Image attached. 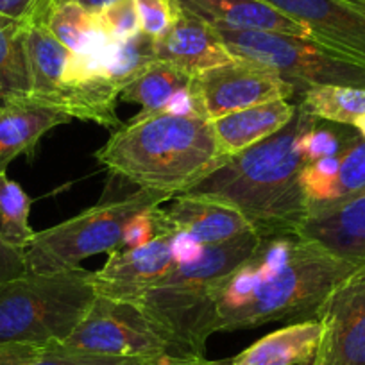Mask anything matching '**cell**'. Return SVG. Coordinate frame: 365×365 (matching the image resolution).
Segmentation results:
<instances>
[{
	"label": "cell",
	"instance_id": "6da1fadb",
	"mask_svg": "<svg viewBox=\"0 0 365 365\" xmlns=\"http://www.w3.org/2000/svg\"><path fill=\"white\" fill-rule=\"evenodd\" d=\"M315 122L297 104L296 115L282 131L230 158L187 194L233 206L262 238L296 235L308 215L301 187L307 160L297 140Z\"/></svg>",
	"mask_w": 365,
	"mask_h": 365
},
{
	"label": "cell",
	"instance_id": "7a4b0ae2",
	"mask_svg": "<svg viewBox=\"0 0 365 365\" xmlns=\"http://www.w3.org/2000/svg\"><path fill=\"white\" fill-rule=\"evenodd\" d=\"M96 158L115 178L170 199L187 194L230 160L220 153L210 120L165 111L138 113L122 124Z\"/></svg>",
	"mask_w": 365,
	"mask_h": 365
},
{
	"label": "cell",
	"instance_id": "3957f363",
	"mask_svg": "<svg viewBox=\"0 0 365 365\" xmlns=\"http://www.w3.org/2000/svg\"><path fill=\"white\" fill-rule=\"evenodd\" d=\"M258 244V235L249 233L224 244L206 245L197 262L175 265L136 304L167 329L179 354L205 356L206 342L219 331L213 289L251 258Z\"/></svg>",
	"mask_w": 365,
	"mask_h": 365
},
{
	"label": "cell",
	"instance_id": "277c9868",
	"mask_svg": "<svg viewBox=\"0 0 365 365\" xmlns=\"http://www.w3.org/2000/svg\"><path fill=\"white\" fill-rule=\"evenodd\" d=\"M96 299L91 272H26L0 285V344H63Z\"/></svg>",
	"mask_w": 365,
	"mask_h": 365
},
{
	"label": "cell",
	"instance_id": "5b68a950",
	"mask_svg": "<svg viewBox=\"0 0 365 365\" xmlns=\"http://www.w3.org/2000/svg\"><path fill=\"white\" fill-rule=\"evenodd\" d=\"M358 265L324 249L297 240L292 259L272 276L259 279L255 296L222 324L220 331L259 328L269 322L317 319V312L333 289Z\"/></svg>",
	"mask_w": 365,
	"mask_h": 365
},
{
	"label": "cell",
	"instance_id": "8992f818",
	"mask_svg": "<svg viewBox=\"0 0 365 365\" xmlns=\"http://www.w3.org/2000/svg\"><path fill=\"white\" fill-rule=\"evenodd\" d=\"M168 195L149 190H136L124 197H104L99 205L79 215L34 233L24 251L27 272L47 274L72 270L91 256L122 249L125 224L147 210L163 206Z\"/></svg>",
	"mask_w": 365,
	"mask_h": 365
},
{
	"label": "cell",
	"instance_id": "52a82bcc",
	"mask_svg": "<svg viewBox=\"0 0 365 365\" xmlns=\"http://www.w3.org/2000/svg\"><path fill=\"white\" fill-rule=\"evenodd\" d=\"M235 58L259 63L294 84L297 96L314 86H351L365 90V65L353 61L312 38L269 31L213 27Z\"/></svg>",
	"mask_w": 365,
	"mask_h": 365
},
{
	"label": "cell",
	"instance_id": "ba28073f",
	"mask_svg": "<svg viewBox=\"0 0 365 365\" xmlns=\"http://www.w3.org/2000/svg\"><path fill=\"white\" fill-rule=\"evenodd\" d=\"M65 346L108 356L153 358L179 354L167 329L140 304L96 296Z\"/></svg>",
	"mask_w": 365,
	"mask_h": 365
},
{
	"label": "cell",
	"instance_id": "9c48e42d",
	"mask_svg": "<svg viewBox=\"0 0 365 365\" xmlns=\"http://www.w3.org/2000/svg\"><path fill=\"white\" fill-rule=\"evenodd\" d=\"M192 90L210 122L235 111L297 96L296 86L274 70L240 58L195 76Z\"/></svg>",
	"mask_w": 365,
	"mask_h": 365
},
{
	"label": "cell",
	"instance_id": "30bf717a",
	"mask_svg": "<svg viewBox=\"0 0 365 365\" xmlns=\"http://www.w3.org/2000/svg\"><path fill=\"white\" fill-rule=\"evenodd\" d=\"M317 321L322 336L312 365H365V265L329 292Z\"/></svg>",
	"mask_w": 365,
	"mask_h": 365
},
{
	"label": "cell",
	"instance_id": "8fae6325",
	"mask_svg": "<svg viewBox=\"0 0 365 365\" xmlns=\"http://www.w3.org/2000/svg\"><path fill=\"white\" fill-rule=\"evenodd\" d=\"M308 31L312 40L365 65V8L349 0H263Z\"/></svg>",
	"mask_w": 365,
	"mask_h": 365
},
{
	"label": "cell",
	"instance_id": "7c38bea8",
	"mask_svg": "<svg viewBox=\"0 0 365 365\" xmlns=\"http://www.w3.org/2000/svg\"><path fill=\"white\" fill-rule=\"evenodd\" d=\"M172 235H160L142 247L110 252L103 269L91 272L96 296L138 303L140 297L175 267L170 255Z\"/></svg>",
	"mask_w": 365,
	"mask_h": 365
},
{
	"label": "cell",
	"instance_id": "4fadbf2b",
	"mask_svg": "<svg viewBox=\"0 0 365 365\" xmlns=\"http://www.w3.org/2000/svg\"><path fill=\"white\" fill-rule=\"evenodd\" d=\"M158 235L188 233L205 245H217L256 233L251 222L233 206L197 195H175L168 208L154 210Z\"/></svg>",
	"mask_w": 365,
	"mask_h": 365
},
{
	"label": "cell",
	"instance_id": "5bb4252c",
	"mask_svg": "<svg viewBox=\"0 0 365 365\" xmlns=\"http://www.w3.org/2000/svg\"><path fill=\"white\" fill-rule=\"evenodd\" d=\"M154 52L156 59L170 63L190 77L235 59L210 24L179 6L167 33L154 40Z\"/></svg>",
	"mask_w": 365,
	"mask_h": 365
},
{
	"label": "cell",
	"instance_id": "9a60e30c",
	"mask_svg": "<svg viewBox=\"0 0 365 365\" xmlns=\"http://www.w3.org/2000/svg\"><path fill=\"white\" fill-rule=\"evenodd\" d=\"M296 237L353 265H365V192L342 205L307 215Z\"/></svg>",
	"mask_w": 365,
	"mask_h": 365
},
{
	"label": "cell",
	"instance_id": "2e32d148",
	"mask_svg": "<svg viewBox=\"0 0 365 365\" xmlns=\"http://www.w3.org/2000/svg\"><path fill=\"white\" fill-rule=\"evenodd\" d=\"M70 120L65 111L31 96L0 103V172L22 154H33L51 129Z\"/></svg>",
	"mask_w": 365,
	"mask_h": 365
},
{
	"label": "cell",
	"instance_id": "e0dca14e",
	"mask_svg": "<svg viewBox=\"0 0 365 365\" xmlns=\"http://www.w3.org/2000/svg\"><path fill=\"white\" fill-rule=\"evenodd\" d=\"M181 9L217 29L269 31L310 38L303 26L282 15L263 0H174Z\"/></svg>",
	"mask_w": 365,
	"mask_h": 365
},
{
	"label": "cell",
	"instance_id": "ac0fdd59",
	"mask_svg": "<svg viewBox=\"0 0 365 365\" xmlns=\"http://www.w3.org/2000/svg\"><path fill=\"white\" fill-rule=\"evenodd\" d=\"M296 111L297 104L278 99L224 115L210 124L220 153L226 158H233L282 131L292 120Z\"/></svg>",
	"mask_w": 365,
	"mask_h": 365
},
{
	"label": "cell",
	"instance_id": "d6986e66",
	"mask_svg": "<svg viewBox=\"0 0 365 365\" xmlns=\"http://www.w3.org/2000/svg\"><path fill=\"white\" fill-rule=\"evenodd\" d=\"M321 336L322 324L317 319L290 322L230 358V365H312Z\"/></svg>",
	"mask_w": 365,
	"mask_h": 365
},
{
	"label": "cell",
	"instance_id": "ffe728a7",
	"mask_svg": "<svg viewBox=\"0 0 365 365\" xmlns=\"http://www.w3.org/2000/svg\"><path fill=\"white\" fill-rule=\"evenodd\" d=\"M24 24V45L31 76V97L54 106L63 86L70 51L41 22Z\"/></svg>",
	"mask_w": 365,
	"mask_h": 365
},
{
	"label": "cell",
	"instance_id": "44dd1931",
	"mask_svg": "<svg viewBox=\"0 0 365 365\" xmlns=\"http://www.w3.org/2000/svg\"><path fill=\"white\" fill-rule=\"evenodd\" d=\"M24 22H41L70 52H81L104 36L96 13L76 0H61L31 13Z\"/></svg>",
	"mask_w": 365,
	"mask_h": 365
},
{
	"label": "cell",
	"instance_id": "7402d4cb",
	"mask_svg": "<svg viewBox=\"0 0 365 365\" xmlns=\"http://www.w3.org/2000/svg\"><path fill=\"white\" fill-rule=\"evenodd\" d=\"M194 77L175 68L170 63L156 59L147 68H143L128 86L122 90L120 99L125 103L138 104L140 113H158L163 111L168 99L181 88H187Z\"/></svg>",
	"mask_w": 365,
	"mask_h": 365
},
{
	"label": "cell",
	"instance_id": "603a6c76",
	"mask_svg": "<svg viewBox=\"0 0 365 365\" xmlns=\"http://www.w3.org/2000/svg\"><path fill=\"white\" fill-rule=\"evenodd\" d=\"M31 96L24 24L0 15V103Z\"/></svg>",
	"mask_w": 365,
	"mask_h": 365
},
{
	"label": "cell",
	"instance_id": "cb8c5ba5",
	"mask_svg": "<svg viewBox=\"0 0 365 365\" xmlns=\"http://www.w3.org/2000/svg\"><path fill=\"white\" fill-rule=\"evenodd\" d=\"M301 110L329 124L351 125L365 115V90L351 86H314L299 93Z\"/></svg>",
	"mask_w": 365,
	"mask_h": 365
},
{
	"label": "cell",
	"instance_id": "d4e9b609",
	"mask_svg": "<svg viewBox=\"0 0 365 365\" xmlns=\"http://www.w3.org/2000/svg\"><path fill=\"white\" fill-rule=\"evenodd\" d=\"M29 195L6 172H0V238L22 252L36 233L29 226Z\"/></svg>",
	"mask_w": 365,
	"mask_h": 365
},
{
	"label": "cell",
	"instance_id": "484cf974",
	"mask_svg": "<svg viewBox=\"0 0 365 365\" xmlns=\"http://www.w3.org/2000/svg\"><path fill=\"white\" fill-rule=\"evenodd\" d=\"M154 61V38L140 33L128 40H113L108 54L106 76L120 88L122 93V90Z\"/></svg>",
	"mask_w": 365,
	"mask_h": 365
},
{
	"label": "cell",
	"instance_id": "4316f807",
	"mask_svg": "<svg viewBox=\"0 0 365 365\" xmlns=\"http://www.w3.org/2000/svg\"><path fill=\"white\" fill-rule=\"evenodd\" d=\"M365 192V140L360 135L340 153V167L328 205L319 212L356 197ZM317 213V212H315Z\"/></svg>",
	"mask_w": 365,
	"mask_h": 365
},
{
	"label": "cell",
	"instance_id": "83f0119b",
	"mask_svg": "<svg viewBox=\"0 0 365 365\" xmlns=\"http://www.w3.org/2000/svg\"><path fill=\"white\" fill-rule=\"evenodd\" d=\"M356 136V129L351 125L333 124L328 128V125H321V120H317L299 136L297 149L303 154L307 163H312L321 158L340 154Z\"/></svg>",
	"mask_w": 365,
	"mask_h": 365
},
{
	"label": "cell",
	"instance_id": "f1b7e54d",
	"mask_svg": "<svg viewBox=\"0 0 365 365\" xmlns=\"http://www.w3.org/2000/svg\"><path fill=\"white\" fill-rule=\"evenodd\" d=\"M96 16L101 29L111 40H128L142 33L135 0H113L106 8L97 11Z\"/></svg>",
	"mask_w": 365,
	"mask_h": 365
},
{
	"label": "cell",
	"instance_id": "f546056e",
	"mask_svg": "<svg viewBox=\"0 0 365 365\" xmlns=\"http://www.w3.org/2000/svg\"><path fill=\"white\" fill-rule=\"evenodd\" d=\"M140 360L143 358L108 356V354L73 349L65 344H48L33 365H135Z\"/></svg>",
	"mask_w": 365,
	"mask_h": 365
},
{
	"label": "cell",
	"instance_id": "4dcf8cb0",
	"mask_svg": "<svg viewBox=\"0 0 365 365\" xmlns=\"http://www.w3.org/2000/svg\"><path fill=\"white\" fill-rule=\"evenodd\" d=\"M138 9L142 33L158 40L168 31L178 15V4L174 0H135Z\"/></svg>",
	"mask_w": 365,
	"mask_h": 365
},
{
	"label": "cell",
	"instance_id": "1f68e13d",
	"mask_svg": "<svg viewBox=\"0 0 365 365\" xmlns=\"http://www.w3.org/2000/svg\"><path fill=\"white\" fill-rule=\"evenodd\" d=\"M154 210L156 208L147 210V212H142L129 219V222L125 224L122 247H142V245L149 244L150 240L160 237L158 235L156 219H154Z\"/></svg>",
	"mask_w": 365,
	"mask_h": 365
},
{
	"label": "cell",
	"instance_id": "d6a6232c",
	"mask_svg": "<svg viewBox=\"0 0 365 365\" xmlns=\"http://www.w3.org/2000/svg\"><path fill=\"white\" fill-rule=\"evenodd\" d=\"M205 244L194 238L188 233H174L170 240V255L175 265H190L195 263L205 252Z\"/></svg>",
	"mask_w": 365,
	"mask_h": 365
},
{
	"label": "cell",
	"instance_id": "836d02e7",
	"mask_svg": "<svg viewBox=\"0 0 365 365\" xmlns=\"http://www.w3.org/2000/svg\"><path fill=\"white\" fill-rule=\"evenodd\" d=\"M27 272L26 256L19 249H13L0 238V285L19 278Z\"/></svg>",
	"mask_w": 365,
	"mask_h": 365
},
{
	"label": "cell",
	"instance_id": "e575fe53",
	"mask_svg": "<svg viewBox=\"0 0 365 365\" xmlns=\"http://www.w3.org/2000/svg\"><path fill=\"white\" fill-rule=\"evenodd\" d=\"M165 113L168 115H178V117H201L202 115L199 101L195 97L194 90H192V83L187 88H181L168 99L167 106H165Z\"/></svg>",
	"mask_w": 365,
	"mask_h": 365
},
{
	"label": "cell",
	"instance_id": "d590c367",
	"mask_svg": "<svg viewBox=\"0 0 365 365\" xmlns=\"http://www.w3.org/2000/svg\"><path fill=\"white\" fill-rule=\"evenodd\" d=\"M43 347L36 344H0V365H33Z\"/></svg>",
	"mask_w": 365,
	"mask_h": 365
},
{
	"label": "cell",
	"instance_id": "8d00e7d4",
	"mask_svg": "<svg viewBox=\"0 0 365 365\" xmlns=\"http://www.w3.org/2000/svg\"><path fill=\"white\" fill-rule=\"evenodd\" d=\"M135 365H230V360H208L197 354H161V356L143 358Z\"/></svg>",
	"mask_w": 365,
	"mask_h": 365
},
{
	"label": "cell",
	"instance_id": "74e56055",
	"mask_svg": "<svg viewBox=\"0 0 365 365\" xmlns=\"http://www.w3.org/2000/svg\"><path fill=\"white\" fill-rule=\"evenodd\" d=\"M36 4L38 0H0V15L24 22Z\"/></svg>",
	"mask_w": 365,
	"mask_h": 365
},
{
	"label": "cell",
	"instance_id": "f35d334b",
	"mask_svg": "<svg viewBox=\"0 0 365 365\" xmlns=\"http://www.w3.org/2000/svg\"><path fill=\"white\" fill-rule=\"evenodd\" d=\"M56 2H61V0H52V4H56ZM76 2H79V4L83 6V8H86L88 11L97 13L103 8H106L108 4H111L113 0H76Z\"/></svg>",
	"mask_w": 365,
	"mask_h": 365
},
{
	"label": "cell",
	"instance_id": "ab89813d",
	"mask_svg": "<svg viewBox=\"0 0 365 365\" xmlns=\"http://www.w3.org/2000/svg\"><path fill=\"white\" fill-rule=\"evenodd\" d=\"M353 128L356 129V133H358V135H360L361 138L365 140V115H364V117H360V118H358L356 122H354V125H353Z\"/></svg>",
	"mask_w": 365,
	"mask_h": 365
},
{
	"label": "cell",
	"instance_id": "60d3db41",
	"mask_svg": "<svg viewBox=\"0 0 365 365\" xmlns=\"http://www.w3.org/2000/svg\"><path fill=\"white\" fill-rule=\"evenodd\" d=\"M349 2H353V4H358V6H361V8H365V0H349Z\"/></svg>",
	"mask_w": 365,
	"mask_h": 365
}]
</instances>
